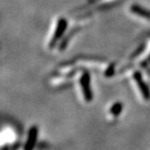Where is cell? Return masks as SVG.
<instances>
[{
	"mask_svg": "<svg viewBox=\"0 0 150 150\" xmlns=\"http://www.w3.org/2000/svg\"><path fill=\"white\" fill-rule=\"evenodd\" d=\"M80 83H81L85 100L88 102L91 101L93 99V95H92L91 88V76H90L89 71H85L82 72L81 79H80Z\"/></svg>",
	"mask_w": 150,
	"mask_h": 150,
	"instance_id": "6da1fadb",
	"label": "cell"
},
{
	"mask_svg": "<svg viewBox=\"0 0 150 150\" xmlns=\"http://www.w3.org/2000/svg\"><path fill=\"white\" fill-rule=\"evenodd\" d=\"M67 25H68V23L64 18H60L58 20L57 26H56V29L54 31V34H53V36L52 37V39L50 41V44H49L50 48H53L55 46V45L57 44V42L60 40V38L63 35L64 31L66 30Z\"/></svg>",
	"mask_w": 150,
	"mask_h": 150,
	"instance_id": "7a4b0ae2",
	"label": "cell"
},
{
	"mask_svg": "<svg viewBox=\"0 0 150 150\" xmlns=\"http://www.w3.org/2000/svg\"><path fill=\"white\" fill-rule=\"evenodd\" d=\"M133 78L136 81L139 90H140V91L143 95V98L146 100H150V91H149L148 86L146 84V82L143 81L140 71H135L133 74Z\"/></svg>",
	"mask_w": 150,
	"mask_h": 150,
	"instance_id": "3957f363",
	"label": "cell"
},
{
	"mask_svg": "<svg viewBox=\"0 0 150 150\" xmlns=\"http://www.w3.org/2000/svg\"><path fill=\"white\" fill-rule=\"evenodd\" d=\"M38 137V128L36 126H33L29 130L27 140L25 145V150H34Z\"/></svg>",
	"mask_w": 150,
	"mask_h": 150,
	"instance_id": "277c9868",
	"label": "cell"
},
{
	"mask_svg": "<svg viewBox=\"0 0 150 150\" xmlns=\"http://www.w3.org/2000/svg\"><path fill=\"white\" fill-rule=\"evenodd\" d=\"M130 11L131 13L138 16H141V17H144L146 19H148L150 20V11L138 5H132L130 6Z\"/></svg>",
	"mask_w": 150,
	"mask_h": 150,
	"instance_id": "5b68a950",
	"label": "cell"
},
{
	"mask_svg": "<svg viewBox=\"0 0 150 150\" xmlns=\"http://www.w3.org/2000/svg\"><path fill=\"white\" fill-rule=\"evenodd\" d=\"M122 109H123L122 103H121V102H116V103H114V104L112 105V107L110 108V113H111L113 116L117 117V116H119V115L121 113Z\"/></svg>",
	"mask_w": 150,
	"mask_h": 150,
	"instance_id": "8992f818",
	"label": "cell"
},
{
	"mask_svg": "<svg viewBox=\"0 0 150 150\" xmlns=\"http://www.w3.org/2000/svg\"><path fill=\"white\" fill-rule=\"evenodd\" d=\"M114 72H115V64L114 63H111L110 65L108 67V69H107L106 71H105V76L106 77H111L112 75L114 74Z\"/></svg>",
	"mask_w": 150,
	"mask_h": 150,
	"instance_id": "52a82bcc",
	"label": "cell"
},
{
	"mask_svg": "<svg viewBox=\"0 0 150 150\" xmlns=\"http://www.w3.org/2000/svg\"><path fill=\"white\" fill-rule=\"evenodd\" d=\"M144 50V45H142V46H140V48H138L134 53H133V55L131 56V58H134V57H136V56H137L138 54H139V53H140L142 51Z\"/></svg>",
	"mask_w": 150,
	"mask_h": 150,
	"instance_id": "ba28073f",
	"label": "cell"
},
{
	"mask_svg": "<svg viewBox=\"0 0 150 150\" xmlns=\"http://www.w3.org/2000/svg\"><path fill=\"white\" fill-rule=\"evenodd\" d=\"M149 63H150V54L141 62V65L142 66H146L147 64H149Z\"/></svg>",
	"mask_w": 150,
	"mask_h": 150,
	"instance_id": "9c48e42d",
	"label": "cell"
},
{
	"mask_svg": "<svg viewBox=\"0 0 150 150\" xmlns=\"http://www.w3.org/2000/svg\"><path fill=\"white\" fill-rule=\"evenodd\" d=\"M94 1H96V0H94Z\"/></svg>",
	"mask_w": 150,
	"mask_h": 150,
	"instance_id": "30bf717a",
	"label": "cell"
}]
</instances>
